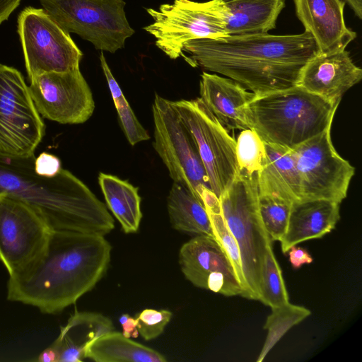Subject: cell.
<instances>
[{
  "label": "cell",
  "mask_w": 362,
  "mask_h": 362,
  "mask_svg": "<svg viewBox=\"0 0 362 362\" xmlns=\"http://www.w3.org/2000/svg\"><path fill=\"white\" fill-rule=\"evenodd\" d=\"M319 53L313 36L269 33L197 39L181 57L191 66L221 74L255 95L297 86L306 63Z\"/></svg>",
  "instance_id": "6da1fadb"
},
{
  "label": "cell",
  "mask_w": 362,
  "mask_h": 362,
  "mask_svg": "<svg viewBox=\"0 0 362 362\" xmlns=\"http://www.w3.org/2000/svg\"><path fill=\"white\" fill-rule=\"evenodd\" d=\"M112 247L104 235L52 230L44 251L9 275L7 299L55 315L92 290L105 274Z\"/></svg>",
  "instance_id": "7a4b0ae2"
},
{
  "label": "cell",
  "mask_w": 362,
  "mask_h": 362,
  "mask_svg": "<svg viewBox=\"0 0 362 362\" xmlns=\"http://www.w3.org/2000/svg\"><path fill=\"white\" fill-rule=\"evenodd\" d=\"M35 155H0V194L13 197L35 211L52 230L105 235L115 221L104 203L69 171L38 173Z\"/></svg>",
  "instance_id": "3957f363"
},
{
  "label": "cell",
  "mask_w": 362,
  "mask_h": 362,
  "mask_svg": "<svg viewBox=\"0 0 362 362\" xmlns=\"http://www.w3.org/2000/svg\"><path fill=\"white\" fill-rule=\"evenodd\" d=\"M339 105L298 85L255 95L247 105L250 128L265 143L293 149L330 128Z\"/></svg>",
  "instance_id": "277c9868"
},
{
  "label": "cell",
  "mask_w": 362,
  "mask_h": 362,
  "mask_svg": "<svg viewBox=\"0 0 362 362\" xmlns=\"http://www.w3.org/2000/svg\"><path fill=\"white\" fill-rule=\"evenodd\" d=\"M218 199L221 215L240 249L245 285L243 297L258 300L261 265L272 241L259 215L257 177L238 173Z\"/></svg>",
  "instance_id": "5b68a950"
},
{
  "label": "cell",
  "mask_w": 362,
  "mask_h": 362,
  "mask_svg": "<svg viewBox=\"0 0 362 362\" xmlns=\"http://www.w3.org/2000/svg\"><path fill=\"white\" fill-rule=\"evenodd\" d=\"M42 8L66 33L91 42L95 49L114 53L134 33L124 0H40Z\"/></svg>",
  "instance_id": "8992f818"
},
{
  "label": "cell",
  "mask_w": 362,
  "mask_h": 362,
  "mask_svg": "<svg viewBox=\"0 0 362 362\" xmlns=\"http://www.w3.org/2000/svg\"><path fill=\"white\" fill-rule=\"evenodd\" d=\"M152 112L156 151L173 182L187 188L202 202L204 192L211 189L193 135L173 101L156 93Z\"/></svg>",
  "instance_id": "52a82bcc"
},
{
  "label": "cell",
  "mask_w": 362,
  "mask_h": 362,
  "mask_svg": "<svg viewBox=\"0 0 362 362\" xmlns=\"http://www.w3.org/2000/svg\"><path fill=\"white\" fill-rule=\"evenodd\" d=\"M221 2L175 0L173 4L160 5L158 9L146 8L153 22L144 30L155 37L156 45L169 58L177 59L188 41L228 36Z\"/></svg>",
  "instance_id": "ba28073f"
},
{
  "label": "cell",
  "mask_w": 362,
  "mask_h": 362,
  "mask_svg": "<svg viewBox=\"0 0 362 362\" xmlns=\"http://www.w3.org/2000/svg\"><path fill=\"white\" fill-rule=\"evenodd\" d=\"M44 134L45 124L24 77L0 64V155L33 156Z\"/></svg>",
  "instance_id": "9c48e42d"
},
{
  "label": "cell",
  "mask_w": 362,
  "mask_h": 362,
  "mask_svg": "<svg viewBox=\"0 0 362 362\" xmlns=\"http://www.w3.org/2000/svg\"><path fill=\"white\" fill-rule=\"evenodd\" d=\"M18 33L29 79L79 68L82 52L42 8H25L18 15Z\"/></svg>",
  "instance_id": "30bf717a"
},
{
  "label": "cell",
  "mask_w": 362,
  "mask_h": 362,
  "mask_svg": "<svg viewBox=\"0 0 362 362\" xmlns=\"http://www.w3.org/2000/svg\"><path fill=\"white\" fill-rule=\"evenodd\" d=\"M173 105L196 141L210 188L219 198L238 174L236 141L200 98Z\"/></svg>",
  "instance_id": "8fae6325"
},
{
  "label": "cell",
  "mask_w": 362,
  "mask_h": 362,
  "mask_svg": "<svg viewBox=\"0 0 362 362\" xmlns=\"http://www.w3.org/2000/svg\"><path fill=\"white\" fill-rule=\"evenodd\" d=\"M301 185V200L340 204L347 195L355 168L337 152L331 127L291 149Z\"/></svg>",
  "instance_id": "7c38bea8"
},
{
  "label": "cell",
  "mask_w": 362,
  "mask_h": 362,
  "mask_svg": "<svg viewBox=\"0 0 362 362\" xmlns=\"http://www.w3.org/2000/svg\"><path fill=\"white\" fill-rule=\"evenodd\" d=\"M52 231L30 206L0 194V261L9 275L24 269L44 251Z\"/></svg>",
  "instance_id": "4fadbf2b"
},
{
  "label": "cell",
  "mask_w": 362,
  "mask_h": 362,
  "mask_svg": "<svg viewBox=\"0 0 362 362\" xmlns=\"http://www.w3.org/2000/svg\"><path fill=\"white\" fill-rule=\"evenodd\" d=\"M30 81V95L43 117L75 124L86 122L93 115V94L79 68L42 74Z\"/></svg>",
  "instance_id": "5bb4252c"
},
{
  "label": "cell",
  "mask_w": 362,
  "mask_h": 362,
  "mask_svg": "<svg viewBox=\"0 0 362 362\" xmlns=\"http://www.w3.org/2000/svg\"><path fill=\"white\" fill-rule=\"evenodd\" d=\"M178 259L182 274L194 286L226 296H242L234 269L215 238L195 235L182 245Z\"/></svg>",
  "instance_id": "9a60e30c"
},
{
  "label": "cell",
  "mask_w": 362,
  "mask_h": 362,
  "mask_svg": "<svg viewBox=\"0 0 362 362\" xmlns=\"http://www.w3.org/2000/svg\"><path fill=\"white\" fill-rule=\"evenodd\" d=\"M362 78L357 66L345 49L318 53L303 68L298 86L332 103H339L342 95Z\"/></svg>",
  "instance_id": "2e32d148"
},
{
  "label": "cell",
  "mask_w": 362,
  "mask_h": 362,
  "mask_svg": "<svg viewBox=\"0 0 362 362\" xmlns=\"http://www.w3.org/2000/svg\"><path fill=\"white\" fill-rule=\"evenodd\" d=\"M296 14L313 37L319 53L345 49L356 33L345 23L344 0H293Z\"/></svg>",
  "instance_id": "e0dca14e"
},
{
  "label": "cell",
  "mask_w": 362,
  "mask_h": 362,
  "mask_svg": "<svg viewBox=\"0 0 362 362\" xmlns=\"http://www.w3.org/2000/svg\"><path fill=\"white\" fill-rule=\"evenodd\" d=\"M200 98L227 129L250 128L247 105L255 94L236 81L204 71L199 82Z\"/></svg>",
  "instance_id": "ac0fdd59"
},
{
  "label": "cell",
  "mask_w": 362,
  "mask_h": 362,
  "mask_svg": "<svg viewBox=\"0 0 362 362\" xmlns=\"http://www.w3.org/2000/svg\"><path fill=\"white\" fill-rule=\"evenodd\" d=\"M339 218L337 202L327 199L293 202L286 232L280 240L282 252L286 253L303 241L322 238L335 228Z\"/></svg>",
  "instance_id": "d6986e66"
},
{
  "label": "cell",
  "mask_w": 362,
  "mask_h": 362,
  "mask_svg": "<svg viewBox=\"0 0 362 362\" xmlns=\"http://www.w3.org/2000/svg\"><path fill=\"white\" fill-rule=\"evenodd\" d=\"M114 329L112 320L100 313L76 311L50 346L57 352L58 362L82 361L88 346Z\"/></svg>",
  "instance_id": "ffe728a7"
},
{
  "label": "cell",
  "mask_w": 362,
  "mask_h": 362,
  "mask_svg": "<svg viewBox=\"0 0 362 362\" xmlns=\"http://www.w3.org/2000/svg\"><path fill=\"white\" fill-rule=\"evenodd\" d=\"M286 0H222L221 12L229 36L265 34L276 28Z\"/></svg>",
  "instance_id": "44dd1931"
},
{
  "label": "cell",
  "mask_w": 362,
  "mask_h": 362,
  "mask_svg": "<svg viewBox=\"0 0 362 362\" xmlns=\"http://www.w3.org/2000/svg\"><path fill=\"white\" fill-rule=\"evenodd\" d=\"M266 160L257 175L258 193L301 201V185L291 149L265 143Z\"/></svg>",
  "instance_id": "7402d4cb"
},
{
  "label": "cell",
  "mask_w": 362,
  "mask_h": 362,
  "mask_svg": "<svg viewBox=\"0 0 362 362\" xmlns=\"http://www.w3.org/2000/svg\"><path fill=\"white\" fill-rule=\"evenodd\" d=\"M167 208L174 229L189 235L215 238L204 204L185 187L173 182L167 197Z\"/></svg>",
  "instance_id": "603a6c76"
},
{
  "label": "cell",
  "mask_w": 362,
  "mask_h": 362,
  "mask_svg": "<svg viewBox=\"0 0 362 362\" xmlns=\"http://www.w3.org/2000/svg\"><path fill=\"white\" fill-rule=\"evenodd\" d=\"M98 182L106 204L125 233L137 232L142 218L138 188L118 177L100 173Z\"/></svg>",
  "instance_id": "cb8c5ba5"
},
{
  "label": "cell",
  "mask_w": 362,
  "mask_h": 362,
  "mask_svg": "<svg viewBox=\"0 0 362 362\" xmlns=\"http://www.w3.org/2000/svg\"><path fill=\"white\" fill-rule=\"evenodd\" d=\"M86 358L96 362H165V358L156 350L112 331L92 342Z\"/></svg>",
  "instance_id": "d4e9b609"
},
{
  "label": "cell",
  "mask_w": 362,
  "mask_h": 362,
  "mask_svg": "<svg viewBox=\"0 0 362 362\" xmlns=\"http://www.w3.org/2000/svg\"><path fill=\"white\" fill-rule=\"evenodd\" d=\"M310 314L309 309L289 302L272 308V313L267 317L264 325V329L267 330V335L257 361H262L292 327L300 323Z\"/></svg>",
  "instance_id": "484cf974"
},
{
  "label": "cell",
  "mask_w": 362,
  "mask_h": 362,
  "mask_svg": "<svg viewBox=\"0 0 362 362\" xmlns=\"http://www.w3.org/2000/svg\"><path fill=\"white\" fill-rule=\"evenodd\" d=\"M100 62L106 78L124 133L132 146L150 139L146 130L137 119L119 86L114 78L106 62L103 51H100Z\"/></svg>",
  "instance_id": "4316f807"
},
{
  "label": "cell",
  "mask_w": 362,
  "mask_h": 362,
  "mask_svg": "<svg viewBox=\"0 0 362 362\" xmlns=\"http://www.w3.org/2000/svg\"><path fill=\"white\" fill-rule=\"evenodd\" d=\"M271 308L289 302L281 269L269 244L264 253L260 270L259 299Z\"/></svg>",
  "instance_id": "83f0119b"
},
{
  "label": "cell",
  "mask_w": 362,
  "mask_h": 362,
  "mask_svg": "<svg viewBox=\"0 0 362 362\" xmlns=\"http://www.w3.org/2000/svg\"><path fill=\"white\" fill-rule=\"evenodd\" d=\"M235 141L238 173L247 177H257L266 160L264 141L252 129L242 130Z\"/></svg>",
  "instance_id": "f1b7e54d"
},
{
  "label": "cell",
  "mask_w": 362,
  "mask_h": 362,
  "mask_svg": "<svg viewBox=\"0 0 362 362\" xmlns=\"http://www.w3.org/2000/svg\"><path fill=\"white\" fill-rule=\"evenodd\" d=\"M292 203L278 197L258 193L260 218L272 242L280 241L284 235Z\"/></svg>",
  "instance_id": "f546056e"
},
{
  "label": "cell",
  "mask_w": 362,
  "mask_h": 362,
  "mask_svg": "<svg viewBox=\"0 0 362 362\" xmlns=\"http://www.w3.org/2000/svg\"><path fill=\"white\" fill-rule=\"evenodd\" d=\"M206 209L209 216L214 236L228 257L243 288V297L245 285L238 245L221 215L220 203L218 206Z\"/></svg>",
  "instance_id": "4dcf8cb0"
},
{
  "label": "cell",
  "mask_w": 362,
  "mask_h": 362,
  "mask_svg": "<svg viewBox=\"0 0 362 362\" xmlns=\"http://www.w3.org/2000/svg\"><path fill=\"white\" fill-rule=\"evenodd\" d=\"M173 313L167 310L145 309L136 317L139 334L146 341L160 335L170 322Z\"/></svg>",
  "instance_id": "1f68e13d"
},
{
  "label": "cell",
  "mask_w": 362,
  "mask_h": 362,
  "mask_svg": "<svg viewBox=\"0 0 362 362\" xmlns=\"http://www.w3.org/2000/svg\"><path fill=\"white\" fill-rule=\"evenodd\" d=\"M35 168L38 173L44 174H52L62 168L59 158L47 153H42L35 158Z\"/></svg>",
  "instance_id": "d6a6232c"
},
{
  "label": "cell",
  "mask_w": 362,
  "mask_h": 362,
  "mask_svg": "<svg viewBox=\"0 0 362 362\" xmlns=\"http://www.w3.org/2000/svg\"><path fill=\"white\" fill-rule=\"evenodd\" d=\"M289 260L293 267L298 269L304 264H310L313 258L310 254L303 248L293 246L288 250Z\"/></svg>",
  "instance_id": "836d02e7"
},
{
  "label": "cell",
  "mask_w": 362,
  "mask_h": 362,
  "mask_svg": "<svg viewBox=\"0 0 362 362\" xmlns=\"http://www.w3.org/2000/svg\"><path fill=\"white\" fill-rule=\"evenodd\" d=\"M119 322L122 328V334L128 338H136L139 336V332L136 327V318H133L128 314H122Z\"/></svg>",
  "instance_id": "e575fe53"
},
{
  "label": "cell",
  "mask_w": 362,
  "mask_h": 362,
  "mask_svg": "<svg viewBox=\"0 0 362 362\" xmlns=\"http://www.w3.org/2000/svg\"><path fill=\"white\" fill-rule=\"evenodd\" d=\"M21 0H0V24L6 21Z\"/></svg>",
  "instance_id": "d590c367"
},
{
  "label": "cell",
  "mask_w": 362,
  "mask_h": 362,
  "mask_svg": "<svg viewBox=\"0 0 362 362\" xmlns=\"http://www.w3.org/2000/svg\"><path fill=\"white\" fill-rule=\"evenodd\" d=\"M37 360L41 362H58V356L55 350L49 346L42 351Z\"/></svg>",
  "instance_id": "8d00e7d4"
},
{
  "label": "cell",
  "mask_w": 362,
  "mask_h": 362,
  "mask_svg": "<svg viewBox=\"0 0 362 362\" xmlns=\"http://www.w3.org/2000/svg\"><path fill=\"white\" fill-rule=\"evenodd\" d=\"M359 19H362V0H344Z\"/></svg>",
  "instance_id": "74e56055"
},
{
  "label": "cell",
  "mask_w": 362,
  "mask_h": 362,
  "mask_svg": "<svg viewBox=\"0 0 362 362\" xmlns=\"http://www.w3.org/2000/svg\"><path fill=\"white\" fill-rule=\"evenodd\" d=\"M224 1H226V0H224Z\"/></svg>",
  "instance_id": "f35d334b"
}]
</instances>
